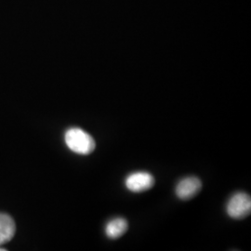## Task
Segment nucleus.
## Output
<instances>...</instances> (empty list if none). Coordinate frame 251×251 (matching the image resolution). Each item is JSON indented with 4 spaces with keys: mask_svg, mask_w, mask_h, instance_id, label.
I'll list each match as a JSON object with an SVG mask.
<instances>
[{
    "mask_svg": "<svg viewBox=\"0 0 251 251\" xmlns=\"http://www.w3.org/2000/svg\"><path fill=\"white\" fill-rule=\"evenodd\" d=\"M6 250L5 249H0V251H5Z\"/></svg>",
    "mask_w": 251,
    "mask_h": 251,
    "instance_id": "obj_7",
    "label": "nucleus"
},
{
    "mask_svg": "<svg viewBox=\"0 0 251 251\" xmlns=\"http://www.w3.org/2000/svg\"><path fill=\"white\" fill-rule=\"evenodd\" d=\"M154 184V178L151 173L145 171L134 172L126 179V186L133 193H142L150 190Z\"/></svg>",
    "mask_w": 251,
    "mask_h": 251,
    "instance_id": "obj_3",
    "label": "nucleus"
},
{
    "mask_svg": "<svg viewBox=\"0 0 251 251\" xmlns=\"http://www.w3.org/2000/svg\"><path fill=\"white\" fill-rule=\"evenodd\" d=\"M227 214L235 220H241L251 214V198L248 194L239 192L234 194L227 203Z\"/></svg>",
    "mask_w": 251,
    "mask_h": 251,
    "instance_id": "obj_2",
    "label": "nucleus"
},
{
    "mask_svg": "<svg viewBox=\"0 0 251 251\" xmlns=\"http://www.w3.org/2000/svg\"><path fill=\"white\" fill-rule=\"evenodd\" d=\"M64 140L67 147L78 154H90L96 147L94 139L79 127L69 128L65 132Z\"/></svg>",
    "mask_w": 251,
    "mask_h": 251,
    "instance_id": "obj_1",
    "label": "nucleus"
},
{
    "mask_svg": "<svg viewBox=\"0 0 251 251\" xmlns=\"http://www.w3.org/2000/svg\"><path fill=\"white\" fill-rule=\"evenodd\" d=\"M16 232L15 222L6 213H0V246L9 242Z\"/></svg>",
    "mask_w": 251,
    "mask_h": 251,
    "instance_id": "obj_5",
    "label": "nucleus"
},
{
    "mask_svg": "<svg viewBox=\"0 0 251 251\" xmlns=\"http://www.w3.org/2000/svg\"><path fill=\"white\" fill-rule=\"evenodd\" d=\"M202 188V182L198 177H186L180 179L176 189V195L181 200H188L196 197Z\"/></svg>",
    "mask_w": 251,
    "mask_h": 251,
    "instance_id": "obj_4",
    "label": "nucleus"
},
{
    "mask_svg": "<svg viewBox=\"0 0 251 251\" xmlns=\"http://www.w3.org/2000/svg\"><path fill=\"white\" fill-rule=\"evenodd\" d=\"M128 224L124 218H116L111 220L105 226V233L110 239H117L127 231Z\"/></svg>",
    "mask_w": 251,
    "mask_h": 251,
    "instance_id": "obj_6",
    "label": "nucleus"
}]
</instances>
